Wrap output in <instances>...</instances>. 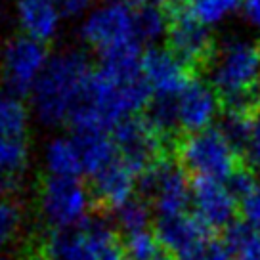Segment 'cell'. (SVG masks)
I'll return each instance as SVG.
<instances>
[{
	"label": "cell",
	"mask_w": 260,
	"mask_h": 260,
	"mask_svg": "<svg viewBox=\"0 0 260 260\" xmlns=\"http://www.w3.org/2000/svg\"><path fill=\"white\" fill-rule=\"evenodd\" d=\"M75 140L79 142V147H81L84 174H88L92 178L121 159L113 138L107 136V132L82 134V136H75Z\"/></svg>",
	"instance_id": "ffe728a7"
},
{
	"label": "cell",
	"mask_w": 260,
	"mask_h": 260,
	"mask_svg": "<svg viewBox=\"0 0 260 260\" xmlns=\"http://www.w3.org/2000/svg\"><path fill=\"white\" fill-rule=\"evenodd\" d=\"M124 256L128 260H174L171 252L151 232H140L124 237Z\"/></svg>",
	"instance_id": "484cf974"
},
{
	"label": "cell",
	"mask_w": 260,
	"mask_h": 260,
	"mask_svg": "<svg viewBox=\"0 0 260 260\" xmlns=\"http://www.w3.org/2000/svg\"><path fill=\"white\" fill-rule=\"evenodd\" d=\"M138 191L159 218L186 212L191 203V184L184 169L171 159H159L138 176Z\"/></svg>",
	"instance_id": "52a82bcc"
},
{
	"label": "cell",
	"mask_w": 260,
	"mask_h": 260,
	"mask_svg": "<svg viewBox=\"0 0 260 260\" xmlns=\"http://www.w3.org/2000/svg\"><path fill=\"white\" fill-rule=\"evenodd\" d=\"M0 54H2V52H0Z\"/></svg>",
	"instance_id": "ab89813d"
},
{
	"label": "cell",
	"mask_w": 260,
	"mask_h": 260,
	"mask_svg": "<svg viewBox=\"0 0 260 260\" xmlns=\"http://www.w3.org/2000/svg\"><path fill=\"white\" fill-rule=\"evenodd\" d=\"M155 236L174 260H201L205 245L211 239V230L195 214L182 212L157 220Z\"/></svg>",
	"instance_id": "9c48e42d"
},
{
	"label": "cell",
	"mask_w": 260,
	"mask_h": 260,
	"mask_svg": "<svg viewBox=\"0 0 260 260\" xmlns=\"http://www.w3.org/2000/svg\"><path fill=\"white\" fill-rule=\"evenodd\" d=\"M241 214H243V222L260 232V184L249 197H245L241 201Z\"/></svg>",
	"instance_id": "1f68e13d"
},
{
	"label": "cell",
	"mask_w": 260,
	"mask_h": 260,
	"mask_svg": "<svg viewBox=\"0 0 260 260\" xmlns=\"http://www.w3.org/2000/svg\"><path fill=\"white\" fill-rule=\"evenodd\" d=\"M0 2H2V0H0Z\"/></svg>",
	"instance_id": "60d3db41"
},
{
	"label": "cell",
	"mask_w": 260,
	"mask_h": 260,
	"mask_svg": "<svg viewBox=\"0 0 260 260\" xmlns=\"http://www.w3.org/2000/svg\"><path fill=\"white\" fill-rule=\"evenodd\" d=\"M224 184H226V187L230 189V193L234 195L236 199H241V201H243L245 197H249V195L258 187L256 178H254L252 172L247 171V169H237Z\"/></svg>",
	"instance_id": "f546056e"
},
{
	"label": "cell",
	"mask_w": 260,
	"mask_h": 260,
	"mask_svg": "<svg viewBox=\"0 0 260 260\" xmlns=\"http://www.w3.org/2000/svg\"><path fill=\"white\" fill-rule=\"evenodd\" d=\"M157 2H159V4L162 6V2H167V0H157Z\"/></svg>",
	"instance_id": "f35d334b"
},
{
	"label": "cell",
	"mask_w": 260,
	"mask_h": 260,
	"mask_svg": "<svg viewBox=\"0 0 260 260\" xmlns=\"http://www.w3.org/2000/svg\"><path fill=\"white\" fill-rule=\"evenodd\" d=\"M147 122L159 134H167L178 126L176 115V102L174 98H155L147 111Z\"/></svg>",
	"instance_id": "4316f807"
},
{
	"label": "cell",
	"mask_w": 260,
	"mask_h": 260,
	"mask_svg": "<svg viewBox=\"0 0 260 260\" xmlns=\"http://www.w3.org/2000/svg\"><path fill=\"white\" fill-rule=\"evenodd\" d=\"M241 14H243L245 23L260 32V0H243Z\"/></svg>",
	"instance_id": "d590c367"
},
{
	"label": "cell",
	"mask_w": 260,
	"mask_h": 260,
	"mask_svg": "<svg viewBox=\"0 0 260 260\" xmlns=\"http://www.w3.org/2000/svg\"><path fill=\"white\" fill-rule=\"evenodd\" d=\"M149 94L138 57L106 59L92 75L86 100L69 124L75 136L107 132L144 109Z\"/></svg>",
	"instance_id": "6da1fadb"
},
{
	"label": "cell",
	"mask_w": 260,
	"mask_h": 260,
	"mask_svg": "<svg viewBox=\"0 0 260 260\" xmlns=\"http://www.w3.org/2000/svg\"><path fill=\"white\" fill-rule=\"evenodd\" d=\"M29 144L25 136H4L0 138V174L19 180L29 167Z\"/></svg>",
	"instance_id": "603a6c76"
},
{
	"label": "cell",
	"mask_w": 260,
	"mask_h": 260,
	"mask_svg": "<svg viewBox=\"0 0 260 260\" xmlns=\"http://www.w3.org/2000/svg\"><path fill=\"white\" fill-rule=\"evenodd\" d=\"M136 23H138L140 42H149V44H155L165 35H169V27H171L162 6L155 2L136 6Z\"/></svg>",
	"instance_id": "cb8c5ba5"
},
{
	"label": "cell",
	"mask_w": 260,
	"mask_h": 260,
	"mask_svg": "<svg viewBox=\"0 0 260 260\" xmlns=\"http://www.w3.org/2000/svg\"><path fill=\"white\" fill-rule=\"evenodd\" d=\"M92 182V195L100 201L102 207H107L109 211L117 209L119 205L134 197V191L138 189V172L132 171L126 162L119 159L109 169L94 176Z\"/></svg>",
	"instance_id": "2e32d148"
},
{
	"label": "cell",
	"mask_w": 260,
	"mask_h": 260,
	"mask_svg": "<svg viewBox=\"0 0 260 260\" xmlns=\"http://www.w3.org/2000/svg\"><path fill=\"white\" fill-rule=\"evenodd\" d=\"M201 260H234V254L230 251V247L224 243V239H209V243L205 245V251Z\"/></svg>",
	"instance_id": "836d02e7"
},
{
	"label": "cell",
	"mask_w": 260,
	"mask_h": 260,
	"mask_svg": "<svg viewBox=\"0 0 260 260\" xmlns=\"http://www.w3.org/2000/svg\"><path fill=\"white\" fill-rule=\"evenodd\" d=\"M16 19L25 37L46 44L61 31L65 14L59 0H16Z\"/></svg>",
	"instance_id": "5bb4252c"
},
{
	"label": "cell",
	"mask_w": 260,
	"mask_h": 260,
	"mask_svg": "<svg viewBox=\"0 0 260 260\" xmlns=\"http://www.w3.org/2000/svg\"><path fill=\"white\" fill-rule=\"evenodd\" d=\"M245 157L254 171H260V107L254 111L249 124V138L245 144Z\"/></svg>",
	"instance_id": "4dcf8cb0"
},
{
	"label": "cell",
	"mask_w": 260,
	"mask_h": 260,
	"mask_svg": "<svg viewBox=\"0 0 260 260\" xmlns=\"http://www.w3.org/2000/svg\"><path fill=\"white\" fill-rule=\"evenodd\" d=\"M191 203L195 216L209 230H226L236 222L237 199L224 182L195 180L191 184Z\"/></svg>",
	"instance_id": "8fae6325"
},
{
	"label": "cell",
	"mask_w": 260,
	"mask_h": 260,
	"mask_svg": "<svg viewBox=\"0 0 260 260\" xmlns=\"http://www.w3.org/2000/svg\"><path fill=\"white\" fill-rule=\"evenodd\" d=\"M211 86L224 96L228 111L245 113L260 100V48L245 37H230L214 50L209 67Z\"/></svg>",
	"instance_id": "3957f363"
},
{
	"label": "cell",
	"mask_w": 260,
	"mask_h": 260,
	"mask_svg": "<svg viewBox=\"0 0 260 260\" xmlns=\"http://www.w3.org/2000/svg\"><path fill=\"white\" fill-rule=\"evenodd\" d=\"M113 142L121 159L128 165L138 176L151 167L161 151V134L144 119L130 117L126 121L119 122L113 128Z\"/></svg>",
	"instance_id": "30bf717a"
},
{
	"label": "cell",
	"mask_w": 260,
	"mask_h": 260,
	"mask_svg": "<svg viewBox=\"0 0 260 260\" xmlns=\"http://www.w3.org/2000/svg\"><path fill=\"white\" fill-rule=\"evenodd\" d=\"M79 35L84 44L106 59L138 57L140 37L136 6L130 0H104L82 17Z\"/></svg>",
	"instance_id": "277c9868"
},
{
	"label": "cell",
	"mask_w": 260,
	"mask_h": 260,
	"mask_svg": "<svg viewBox=\"0 0 260 260\" xmlns=\"http://www.w3.org/2000/svg\"><path fill=\"white\" fill-rule=\"evenodd\" d=\"M29 124V111L23 102L8 92H0V138L25 136Z\"/></svg>",
	"instance_id": "d4e9b609"
},
{
	"label": "cell",
	"mask_w": 260,
	"mask_h": 260,
	"mask_svg": "<svg viewBox=\"0 0 260 260\" xmlns=\"http://www.w3.org/2000/svg\"><path fill=\"white\" fill-rule=\"evenodd\" d=\"M92 191L79 178L46 176L39 191V212L52 232L79 230L92 214Z\"/></svg>",
	"instance_id": "5b68a950"
},
{
	"label": "cell",
	"mask_w": 260,
	"mask_h": 260,
	"mask_svg": "<svg viewBox=\"0 0 260 260\" xmlns=\"http://www.w3.org/2000/svg\"><path fill=\"white\" fill-rule=\"evenodd\" d=\"M171 48L184 63H195L209 56L212 46L209 27L199 23L195 17L186 12V8L174 14L169 27Z\"/></svg>",
	"instance_id": "9a60e30c"
},
{
	"label": "cell",
	"mask_w": 260,
	"mask_h": 260,
	"mask_svg": "<svg viewBox=\"0 0 260 260\" xmlns=\"http://www.w3.org/2000/svg\"><path fill=\"white\" fill-rule=\"evenodd\" d=\"M42 254L48 260H98L94 247L81 228L50 232L42 245Z\"/></svg>",
	"instance_id": "ac0fdd59"
},
{
	"label": "cell",
	"mask_w": 260,
	"mask_h": 260,
	"mask_svg": "<svg viewBox=\"0 0 260 260\" xmlns=\"http://www.w3.org/2000/svg\"><path fill=\"white\" fill-rule=\"evenodd\" d=\"M180 167L191 172L195 180L226 182L236 169V147L218 128L189 134L178 146Z\"/></svg>",
	"instance_id": "8992f818"
},
{
	"label": "cell",
	"mask_w": 260,
	"mask_h": 260,
	"mask_svg": "<svg viewBox=\"0 0 260 260\" xmlns=\"http://www.w3.org/2000/svg\"><path fill=\"white\" fill-rule=\"evenodd\" d=\"M243 0H186V12L205 27H218L236 16Z\"/></svg>",
	"instance_id": "7402d4cb"
},
{
	"label": "cell",
	"mask_w": 260,
	"mask_h": 260,
	"mask_svg": "<svg viewBox=\"0 0 260 260\" xmlns=\"http://www.w3.org/2000/svg\"><path fill=\"white\" fill-rule=\"evenodd\" d=\"M81 230L94 247L98 260H122L124 247L119 239V232L111 216H106L102 212L90 214Z\"/></svg>",
	"instance_id": "d6986e66"
},
{
	"label": "cell",
	"mask_w": 260,
	"mask_h": 260,
	"mask_svg": "<svg viewBox=\"0 0 260 260\" xmlns=\"http://www.w3.org/2000/svg\"><path fill=\"white\" fill-rule=\"evenodd\" d=\"M50 57L44 42L25 35L10 39L0 54V75L6 92L17 98L31 94Z\"/></svg>",
	"instance_id": "ba28073f"
},
{
	"label": "cell",
	"mask_w": 260,
	"mask_h": 260,
	"mask_svg": "<svg viewBox=\"0 0 260 260\" xmlns=\"http://www.w3.org/2000/svg\"><path fill=\"white\" fill-rule=\"evenodd\" d=\"M31 260H48V258H46V256H44V254H39V256H32Z\"/></svg>",
	"instance_id": "8d00e7d4"
},
{
	"label": "cell",
	"mask_w": 260,
	"mask_h": 260,
	"mask_svg": "<svg viewBox=\"0 0 260 260\" xmlns=\"http://www.w3.org/2000/svg\"><path fill=\"white\" fill-rule=\"evenodd\" d=\"M249 124H251V119H247L245 113L228 111L220 121L218 130L237 151V149H245V144L249 138Z\"/></svg>",
	"instance_id": "f1b7e54d"
},
{
	"label": "cell",
	"mask_w": 260,
	"mask_h": 260,
	"mask_svg": "<svg viewBox=\"0 0 260 260\" xmlns=\"http://www.w3.org/2000/svg\"><path fill=\"white\" fill-rule=\"evenodd\" d=\"M42 161L48 176L54 178H79L84 172L81 147L75 136H54L48 140Z\"/></svg>",
	"instance_id": "e0dca14e"
},
{
	"label": "cell",
	"mask_w": 260,
	"mask_h": 260,
	"mask_svg": "<svg viewBox=\"0 0 260 260\" xmlns=\"http://www.w3.org/2000/svg\"><path fill=\"white\" fill-rule=\"evenodd\" d=\"M0 260H8V256H6L4 252H2V249H0Z\"/></svg>",
	"instance_id": "74e56055"
},
{
	"label": "cell",
	"mask_w": 260,
	"mask_h": 260,
	"mask_svg": "<svg viewBox=\"0 0 260 260\" xmlns=\"http://www.w3.org/2000/svg\"><path fill=\"white\" fill-rule=\"evenodd\" d=\"M174 102L178 126L187 130L189 134L209 130L218 117V94L211 84L203 81H189L186 88L174 98Z\"/></svg>",
	"instance_id": "4fadbf2b"
},
{
	"label": "cell",
	"mask_w": 260,
	"mask_h": 260,
	"mask_svg": "<svg viewBox=\"0 0 260 260\" xmlns=\"http://www.w3.org/2000/svg\"><path fill=\"white\" fill-rule=\"evenodd\" d=\"M140 65L155 98H176L189 82L186 63L172 50L151 48L144 54Z\"/></svg>",
	"instance_id": "7c38bea8"
},
{
	"label": "cell",
	"mask_w": 260,
	"mask_h": 260,
	"mask_svg": "<svg viewBox=\"0 0 260 260\" xmlns=\"http://www.w3.org/2000/svg\"><path fill=\"white\" fill-rule=\"evenodd\" d=\"M151 211L153 209L146 199L132 197L111 211V220L117 232L124 234V237L134 236L140 232H147V226L151 224Z\"/></svg>",
	"instance_id": "44dd1931"
},
{
	"label": "cell",
	"mask_w": 260,
	"mask_h": 260,
	"mask_svg": "<svg viewBox=\"0 0 260 260\" xmlns=\"http://www.w3.org/2000/svg\"><path fill=\"white\" fill-rule=\"evenodd\" d=\"M65 17H84L94 8V0H59Z\"/></svg>",
	"instance_id": "e575fe53"
},
{
	"label": "cell",
	"mask_w": 260,
	"mask_h": 260,
	"mask_svg": "<svg viewBox=\"0 0 260 260\" xmlns=\"http://www.w3.org/2000/svg\"><path fill=\"white\" fill-rule=\"evenodd\" d=\"M234 260H260V234L254 230L243 243L232 252Z\"/></svg>",
	"instance_id": "d6a6232c"
},
{
	"label": "cell",
	"mask_w": 260,
	"mask_h": 260,
	"mask_svg": "<svg viewBox=\"0 0 260 260\" xmlns=\"http://www.w3.org/2000/svg\"><path fill=\"white\" fill-rule=\"evenodd\" d=\"M92 75L88 56L81 50H61L54 54L29 94L37 121L46 128L71 122L86 100Z\"/></svg>",
	"instance_id": "7a4b0ae2"
},
{
	"label": "cell",
	"mask_w": 260,
	"mask_h": 260,
	"mask_svg": "<svg viewBox=\"0 0 260 260\" xmlns=\"http://www.w3.org/2000/svg\"><path fill=\"white\" fill-rule=\"evenodd\" d=\"M23 224V209L16 199H0V249L19 234Z\"/></svg>",
	"instance_id": "83f0119b"
}]
</instances>
